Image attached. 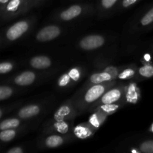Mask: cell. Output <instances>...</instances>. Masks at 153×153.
<instances>
[{"mask_svg":"<svg viewBox=\"0 0 153 153\" xmlns=\"http://www.w3.org/2000/svg\"><path fill=\"white\" fill-rule=\"evenodd\" d=\"M114 85L115 82L111 81L85 88V92L81 94L75 102L76 108L83 110L85 108H88L91 105L94 106L95 103L100 100L103 94L108 90L114 86Z\"/></svg>","mask_w":153,"mask_h":153,"instance_id":"1","label":"cell"},{"mask_svg":"<svg viewBox=\"0 0 153 153\" xmlns=\"http://www.w3.org/2000/svg\"><path fill=\"white\" fill-rule=\"evenodd\" d=\"M125 95L126 88L123 85H120L117 86H113L103 94L102 97L97 102L95 103L93 108H95L96 106L97 107L101 105L114 104V103L119 102L123 99Z\"/></svg>","mask_w":153,"mask_h":153,"instance_id":"2","label":"cell"},{"mask_svg":"<svg viewBox=\"0 0 153 153\" xmlns=\"http://www.w3.org/2000/svg\"><path fill=\"white\" fill-rule=\"evenodd\" d=\"M31 22L27 19L19 20L10 25L5 31V38L8 41H15L25 34L30 28Z\"/></svg>","mask_w":153,"mask_h":153,"instance_id":"3","label":"cell"},{"mask_svg":"<svg viewBox=\"0 0 153 153\" xmlns=\"http://www.w3.org/2000/svg\"><path fill=\"white\" fill-rule=\"evenodd\" d=\"M29 9L28 0H10L5 7L1 9L5 16L12 17L13 16L24 13Z\"/></svg>","mask_w":153,"mask_h":153,"instance_id":"4","label":"cell"},{"mask_svg":"<svg viewBox=\"0 0 153 153\" xmlns=\"http://www.w3.org/2000/svg\"><path fill=\"white\" fill-rule=\"evenodd\" d=\"M105 40L99 34H91L83 37L79 41V47L85 51H91L99 49L104 45Z\"/></svg>","mask_w":153,"mask_h":153,"instance_id":"5","label":"cell"},{"mask_svg":"<svg viewBox=\"0 0 153 153\" xmlns=\"http://www.w3.org/2000/svg\"><path fill=\"white\" fill-rule=\"evenodd\" d=\"M61 34L60 27L55 25H49L42 28L36 35V40L39 42H49L55 40Z\"/></svg>","mask_w":153,"mask_h":153,"instance_id":"6","label":"cell"},{"mask_svg":"<svg viewBox=\"0 0 153 153\" xmlns=\"http://www.w3.org/2000/svg\"><path fill=\"white\" fill-rule=\"evenodd\" d=\"M76 105L69 104H64L61 105L57 110L54 114V120L55 121H65L66 120L73 118L76 114Z\"/></svg>","mask_w":153,"mask_h":153,"instance_id":"7","label":"cell"},{"mask_svg":"<svg viewBox=\"0 0 153 153\" xmlns=\"http://www.w3.org/2000/svg\"><path fill=\"white\" fill-rule=\"evenodd\" d=\"M85 10V7L81 4H73L66 8L59 14V18L63 21H70L80 16Z\"/></svg>","mask_w":153,"mask_h":153,"instance_id":"8","label":"cell"},{"mask_svg":"<svg viewBox=\"0 0 153 153\" xmlns=\"http://www.w3.org/2000/svg\"><path fill=\"white\" fill-rule=\"evenodd\" d=\"M115 79V76L110 72L104 71L101 72V73H96L91 75V77L89 78L88 81L86 83V86L85 88L91 86L93 85H97V84H102L105 83L107 82H111L114 81Z\"/></svg>","mask_w":153,"mask_h":153,"instance_id":"9","label":"cell"},{"mask_svg":"<svg viewBox=\"0 0 153 153\" xmlns=\"http://www.w3.org/2000/svg\"><path fill=\"white\" fill-rule=\"evenodd\" d=\"M36 74L32 71H25L17 75L14 78V83L19 86H28L34 82Z\"/></svg>","mask_w":153,"mask_h":153,"instance_id":"10","label":"cell"},{"mask_svg":"<svg viewBox=\"0 0 153 153\" xmlns=\"http://www.w3.org/2000/svg\"><path fill=\"white\" fill-rule=\"evenodd\" d=\"M29 64L31 67L37 70H45L52 65V61L48 56L45 55H37L34 56L30 60Z\"/></svg>","mask_w":153,"mask_h":153,"instance_id":"11","label":"cell"},{"mask_svg":"<svg viewBox=\"0 0 153 153\" xmlns=\"http://www.w3.org/2000/svg\"><path fill=\"white\" fill-rule=\"evenodd\" d=\"M40 112V107L38 105H28L22 108L18 112V117L20 119L26 120L37 116Z\"/></svg>","mask_w":153,"mask_h":153,"instance_id":"12","label":"cell"},{"mask_svg":"<svg viewBox=\"0 0 153 153\" xmlns=\"http://www.w3.org/2000/svg\"><path fill=\"white\" fill-rule=\"evenodd\" d=\"M123 105V103L121 102H117L114 103V104H105V105H101L97 106L96 108L95 111L100 112V113L106 115H110L111 114L116 112Z\"/></svg>","mask_w":153,"mask_h":153,"instance_id":"13","label":"cell"},{"mask_svg":"<svg viewBox=\"0 0 153 153\" xmlns=\"http://www.w3.org/2000/svg\"><path fill=\"white\" fill-rule=\"evenodd\" d=\"M92 129H96V128H94L91 124L89 126L85 124V125H80L76 127L75 128L74 132L78 137L84 139L91 136V134L94 132Z\"/></svg>","mask_w":153,"mask_h":153,"instance_id":"14","label":"cell"},{"mask_svg":"<svg viewBox=\"0 0 153 153\" xmlns=\"http://www.w3.org/2000/svg\"><path fill=\"white\" fill-rule=\"evenodd\" d=\"M64 143V137L58 134H52L46 137L45 140V145L48 148H57Z\"/></svg>","mask_w":153,"mask_h":153,"instance_id":"15","label":"cell"},{"mask_svg":"<svg viewBox=\"0 0 153 153\" xmlns=\"http://www.w3.org/2000/svg\"><path fill=\"white\" fill-rule=\"evenodd\" d=\"M20 124V120L17 118H10L1 121L0 123V129L5 130L10 128H16Z\"/></svg>","mask_w":153,"mask_h":153,"instance_id":"16","label":"cell"},{"mask_svg":"<svg viewBox=\"0 0 153 153\" xmlns=\"http://www.w3.org/2000/svg\"><path fill=\"white\" fill-rule=\"evenodd\" d=\"M106 115L100 113V112L96 111L95 114L92 115L90 118V124L94 127V128H97L101 124H102L103 120L105 119Z\"/></svg>","mask_w":153,"mask_h":153,"instance_id":"17","label":"cell"},{"mask_svg":"<svg viewBox=\"0 0 153 153\" xmlns=\"http://www.w3.org/2000/svg\"><path fill=\"white\" fill-rule=\"evenodd\" d=\"M120 0H100L99 8L102 12H107L111 10Z\"/></svg>","mask_w":153,"mask_h":153,"instance_id":"18","label":"cell"},{"mask_svg":"<svg viewBox=\"0 0 153 153\" xmlns=\"http://www.w3.org/2000/svg\"><path fill=\"white\" fill-rule=\"evenodd\" d=\"M16 135V131L14 128L1 130L0 132V140L3 142H9L13 140Z\"/></svg>","mask_w":153,"mask_h":153,"instance_id":"19","label":"cell"},{"mask_svg":"<svg viewBox=\"0 0 153 153\" xmlns=\"http://www.w3.org/2000/svg\"><path fill=\"white\" fill-rule=\"evenodd\" d=\"M138 73L141 77L145 79H149L153 77V65L152 64H145L140 67Z\"/></svg>","mask_w":153,"mask_h":153,"instance_id":"20","label":"cell"},{"mask_svg":"<svg viewBox=\"0 0 153 153\" xmlns=\"http://www.w3.org/2000/svg\"><path fill=\"white\" fill-rule=\"evenodd\" d=\"M153 22V6L142 16L140 23L142 26H147Z\"/></svg>","mask_w":153,"mask_h":153,"instance_id":"21","label":"cell"},{"mask_svg":"<svg viewBox=\"0 0 153 153\" xmlns=\"http://www.w3.org/2000/svg\"><path fill=\"white\" fill-rule=\"evenodd\" d=\"M136 73L135 69L134 68H126L121 71L119 74L117 75V78L120 80H126L131 78L134 77Z\"/></svg>","mask_w":153,"mask_h":153,"instance_id":"22","label":"cell"},{"mask_svg":"<svg viewBox=\"0 0 153 153\" xmlns=\"http://www.w3.org/2000/svg\"><path fill=\"white\" fill-rule=\"evenodd\" d=\"M13 94V88L9 86H2L0 87V100L4 101L7 100L9 97H11Z\"/></svg>","mask_w":153,"mask_h":153,"instance_id":"23","label":"cell"},{"mask_svg":"<svg viewBox=\"0 0 153 153\" xmlns=\"http://www.w3.org/2000/svg\"><path fill=\"white\" fill-rule=\"evenodd\" d=\"M138 148L141 152L153 153V140H148L142 142Z\"/></svg>","mask_w":153,"mask_h":153,"instance_id":"24","label":"cell"},{"mask_svg":"<svg viewBox=\"0 0 153 153\" xmlns=\"http://www.w3.org/2000/svg\"><path fill=\"white\" fill-rule=\"evenodd\" d=\"M71 77L70 76L68 73L63 74L58 80V85L60 88H65L70 85L73 82Z\"/></svg>","mask_w":153,"mask_h":153,"instance_id":"25","label":"cell"},{"mask_svg":"<svg viewBox=\"0 0 153 153\" xmlns=\"http://www.w3.org/2000/svg\"><path fill=\"white\" fill-rule=\"evenodd\" d=\"M54 127L56 128L55 129L56 131H58L60 133H62V134L67 133L69 129L68 125L65 121H55Z\"/></svg>","mask_w":153,"mask_h":153,"instance_id":"26","label":"cell"},{"mask_svg":"<svg viewBox=\"0 0 153 153\" xmlns=\"http://www.w3.org/2000/svg\"><path fill=\"white\" fill-rule=\"evenodd\" d=\"M67 73H69L70 76L71 77L72 80L74 82H79L81 76H82V71H81L80 69L78 68V67H74V68L70 69Z\"/></svg>","mask_w":153,"mask_h":153,"instance_id":"27","label":"cell"},{"mask_svg":"<svg viewBox=\"0 0 153 153\" xmlns=\"http://www.w3.org/2000/svg\"><path fill=\"white\" fill-rule=\"evenodd\" d=\"M13 64L10 62H1L0 64V73L6 74L13 70Z\"/></svg>","mask_w":153,"mask_h":153,"instance_id":"28","label":"cell"},{"mask_svg":"<svg viewBox=\"0 0 153 153\" xmlns=\"http://www.w3.org/2000/svg\"><path fill=\"white\" fill-rule=\"evenodd\" d=\"M139 1L140 0H122V1H121V6L123 7H124V8H126V7L133 5V4H134Z\"/></svg>","mask_w":153,"mask_h":153,"instance_id":"29","label":"cell"},{"mask_svg":"<svg viewBox=\"0 0 153 153\" xmlns=\"http://www.w3.org/2000/svg\"><path fill=\"white\" fill-rule=\"evenodd\" d=\"M24 152L23 149L19 146H15V147L11 148L9 150H7V153H22Z\"/></svg>","mask_w":153,"mask_h":153,"instance_id":"30","label":"cell"},{"mask_svg":"<svg viewBox=\"0 0 153 153\" xmlns=\"http://www.w3.org/2000/svg\"><path fill=\"white\" fill-rule=\"evenodd\" d=\"M10 0H0V4H1V9H3L5 7L6 4L8 3Z\"/></svg>","mask_w":153,"mask_h":153,"instance_id":"31","label":"cell"},{"mask_svg":"<svg viewBox=\"0 0 153 153\" xmlns=\"http://www.w3.org/2000/svg\"><path fill=\"white\" fill-rule=\"evenodd\" d=\"M43 1V0H34V1H33V6L37 5V4L41 3Z\"/></svg>","mask_w":153,"mask_h":153,"instance_id":"32","label":"cell"},{"mask_svg":"<svg viewBox=\"0 0 153 153\" xmlns=\"http://www.w3.org/2000/svg\"><path fill=\"white\" fill-rule=\"evenodd\" d=\"M150 131H152V132H153V124H152V126H151V128H150Z\"/></svg>","mask_w":153,"mask_h":153,"instance_id":"33","label":"cell"},{"mask_svg":"<svg viewBox=\"0 0 153 153\" xmlns=\"http://www.w3.org/2000/svg\"><path fill=\"white\" fill-rule=\"evenodd\" d=\"M28 7H29V6H28Z\"/></svg>","mask_w":153,"mask_h":153,"instance_id":"34","label":"cell"}]
</instances>
